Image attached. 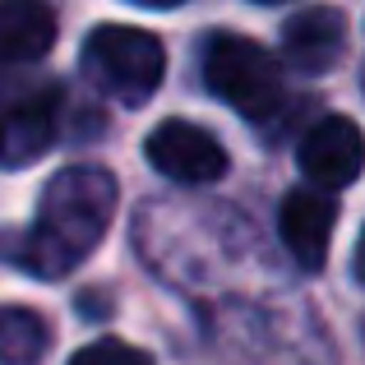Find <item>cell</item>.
<instances>
[{"label":"cell","instance_id":"cell-7","mask_svg":"<svg viewBox=\"0 0 365 365\" xmlns=\"http://www.w3.org/2000/svg\"><path fill=\"white\" fill-rule=\"evenodd\" d=\"M347 51V14L338 5H305L282 24V56L301 74H324Z\"/></svg>","mask_w":365,"mask_h":365},{"label":"cell","instance_id":"cell-3","mask_svg":"<svg viewBox=\"0 0 365 365\" xmlns=\"http://www.w3.org/2000/svg\"><path fill=\"white\" fill-rule=\"evenodd\" d=\"M204 83L236 116L268 120L282 107V70L277 61L241 33H208L204 42Z\"/></svg>","mask_w":365,"mask_h":365},{"label":"cell","instance_id":"cell-10","mask_svg":"<svg viewBox=\"0 0 365 365\" xmlns=\"http://www.w3.org/2000/svg\"><path fill=\"white\" fill-rule=\"evenodd\" d=\"M51 324L28 305H0V365H42Z\"/></svg>","mask_w":365,"mask_h":365},{"label":"cell","instance_id":"cell-5","mask_svg":"<svg viewBox=\"0 0 365 365\" xmlns=\"http://www.w3.org/2000/svg\"><path fill=\"white\" fill-rule=\"evenodd\" d=\"M296 162H301L310 190L333 195V190L351 185V180L365 171V134H361V125L351 116H319L301 134Z\"/></svg>","mask_w":365,"mask_h":365},{"label":"cell","instance_id":"cell-16","mask_svg":"<svg viewBox=\"0 0 365 365\" xmlns=\"http://www.w3.org/2000/svg\"><path fill=\"white\" fill-rule=\"evenodd\" d=\"M361 83H365V79H361Z\"/></svg>","mask_w":365,"mask_h":365},{"label":"cell","instance_id":"cell-4","mask_svg":"<svg viewBox=\"0 0 365 365\" xmlns=\"http://www.w3.org/2000/svg\"><path fill=\"white\" fill-rule=\"evenodd\" d=\"M143 153H148L153 171H162L176 185H213V180L227 176V153L204 125L195 120H162L148 130L143 139Z\"/></svg>","mask_w":365,"mask_h":365},{"label":"cell","instance_id":"cell-12","mask_svg":"<svg viewBox=\"0 0 365 365\" xmlns=\"http://www.w3.org/2000/svg\"><path fill=\"white\" fill-rule=\"evenodd\" d=\"M351 268H356V282L365 287V227H361V241H356V255H351Z\"/></svg>","mask_w":365,"mask_h":365},{"label":"cell","instance_id":"cell-9","mask_svg":"<svg viewBox=\"0 0 365 365\" xmlns=\"http://www.w3.org/2000/svg\"><path fill=\"white\" fill-rule=\"evenodd\" d=\"M56 111H61V93L56 88L19 93L9 107H0V116H5V158L33 162L56 134Z\"/></svg>","mask_w":365,"mask_h":365},{"label":"cell","instance_id":"cell-1","mask_svg":"<svg viewBox=\"0 0 365 365\" xmlns=\"http://www.w3.org/2000/svg\"><path fill=\"white\" fill-rule=\"evenodd\" d=\"M116 176L102 167L56 171L37 199L33 227L14 245V264L42 282L74 273L107 236L111 217H116Z\"/></svg>","mask_w":365,"mask_h":365},{"label":"cell","instance_id":"cell-15","mask_svg":"<svg viewBox=\"0 0 365 365\" xmlns=\"http://www.w3.org/2000/svg\"><path fill=\"white\" fill-rule=\"evenodd\" d=\"M259 5H277V0H259Z\"/></svg>","mask_w":365,"mask_h":365},{"label":"cell","instance_id":"cell-13","mask_svg":"<svg viewBox=\"0 0 365 365\" xmlns=\"http://www.w3.org/2000/svg\"><path fill=\"white\" fill-rule=\"evenodd\" d=\"M134 5H148V9H176V5H185V0H134Z\"/></svg>","mask_w":365,"mask_h":365},{"label":"cell","instance_id":"cell-8","mask_svg":"<svg viewBox=\"0 0 365 365\" xmlns=\"http://www.w3.org/2000/svg\"><path fill=\"white\" fill-rule=\"evenodd\" d=\"M56 46V9L46 0H0V65H33Z\"/></svg>","mask_w":365,"mask_h":365},{"label":"cell","instance_id":"cell-14","mask_svg":"<svg viewBox=\"0 0 365 365\" xmlns=\"http://www.w3.org/2000/svg\"><path fill=\"white\" fill-rule=\"evenodd\" d=\"M0 158H5V116H0Z\"/></svg>","mask_w":365,"mask_h":365},{"label":"cell","instance_id":"cell-11","mask_svg":"<svg viewBox=\"0 0 365 365\" xmlns=\"http://www.w3.org/2000/svg\"><path fill=\"white\" fill-rule=\"evenodd\" d=\"M70 365H153V356L130 347V342H120V338H98V342L74 351Z\"/></svg>","mask_w":365,"mask_h":365},{"label":"cell","instance_id":"cell-2","mask_svg":"<svg viewBox=\"0 0 365 365\" xmlns=\"http://www.w3.org/2000/svg\"><path fill=\"white\" fill-rule=\"evenodd\" d=\"M79 65L88 74L93 88H102L107 98L139 107L167 79V51L153 33L143 28H125V24H102L83 37Z\"/></svg>","mask_w":365,"mask_h":365},{"label":"cell","instance_id":"cell-6","mask_svg":"<svg viewBox=\"0 0 365 365\" xmlns=\"http://www.w3.org/2000/svg\"><path fill=\"white\" fill-rule=\"evenodd\" d=\"M338 195L324 190H287L282 208H277V236H282L287 255L305 268L319 273L333 245V227H338Z\"/></svg>","mask_w":365,"mask_h":365}]
</instances>
